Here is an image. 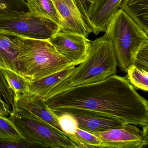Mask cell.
Masks as SVG:
<instances>
[{"label": "cell", "mask_w": 148, "mask_h": 148, "mask_svg": "<svg viewBox=\"0 0 148 148\" xmlns=\"http://www.w3.org/2000/svg\"><path fill=\"white\" fill-rule=\"evenodd\" d=\"M56 114L71 109H84L137 126L148 125V102L127 77L114 74L103 80L70 87L45 100Z\"/></svg>", "instance_id": "6da1fadb"}, {"label": "cell", "mask_w": 148, "mask_h": 148, "mask_svg": "<svg viewBox=\"0 0 148 148\" xmlns=\"http://www.w3.org/2000/svg\"><path fill=\"white\" fill-rule=\"evenodd\" d=\"M79 65L43 99L67 88L99 82L116 74L117 60L111 40L104 35L91 42L87 57Z\"/></svg>", "instance_id": "7a4b0ae2"}, {"label": "cell", "mask_w": 148, "mask_h": 148, "mask_svg": "<svg viewBox=\"0 0 148 148\" xmlns=\"http://www.w3.org/2000/svg\"><path fill=\"white\" fill-rule=\"evenodd\" d=\"M18 69L30 81H36L76 66L61 56L48 39L18 36Z\"/></svg>", "instance_id": "3957f363"}, {"label": "cell", "mask_w": 148, "mask_h": 148, "mask_svg": "<svg viewBox=\"0 0 148 148\" xmlns=\"http://www.w3.org/2000/svg\"><path fill=\"white\" fill-rule=\"evenodd\" d=\"M105 32L113 44L118 66L127 72L135 64L140 47L148 40V35L121 9L112 17Z\"/></svg>", "instance_id": "277c9868"}, {"label": "cell", "mask_w": 148, "mask_h": 148, "mask_svg": "<svg viewBox=\"0 0 148 148\" xmlns=\"http://www.w3.org/2000/svg\"><path fill=\"white\" fill-rule=\"evenodd\" d=\"M8 118L34 148H75L66 134L27 112L12 110Z\"/></svg>", "instance_id": "5b68a950"}, {"label": "cell", "mask_w": 148, "mask_h": 148, "mask_svg": "<svg viewBox=\"0 0 148 148\" xmlns=\"http://www.w3.org/2000/svg\"><path fill=\"white\" fill-rule=\"evenodd\" d=\"M60 30L54 22L29 11L0 15V32L14 37L47 40Z\"/></svg>", "instance_id": "8992f818"}, {"label": "cell", "mask_w": 148, "mask_h": 148, "mask_svg": "<svg viewBox=\"0 0 148 148\" xmlns=\"http://www.w3.org/2000/svg\"><path fill=\"white\" fill-rule=\"evenodd\" d=\"M148 125L143 130L132 124H125L121 128L92 134L101 141L102 148H142L148 144Z\"/></svg>", "instance_id": "52a82bcc"}, {"label": "cell", "mask_w": 148, "mask_h": 148, "mask_svg": "<svg viewBox=\"0 0 148 148\" xmlns=\"http://www.w3.org/2000/svg\"><path fill=\"white\" fill-rule=\"evenodd\" d=\"M48 40L60 54L75 66L85 60L91 42L82 34L61 30Z\"/></svg>", "instance_id": "ba28073f"}, {"label": "cell", "mask_w": 148, "mask_h": 148, "mask_svg": "<svg viewBox=\"0 0 148 148\" xmlns=\"http://www.w3.org/2000/svg\"><path fill=\"white\" fill-rule=\"evenodd\" d=\"M64 112L75 117L78 128L90 133L121 128L126 124L114 118L84 109H67L56 114Z\"/></svg>", "instance_id": "9c48e42d"}, {"label": "cell", "mask_w": 148, "mask_h": 148, "mask_svg": "<svg viewBox=\"0 0 148 148\" xmlns=\"http://www.w3.org/2000/svg\"><path fill=\"white\" fill-rule=\"evenodd\" d=\"M14 109L27 112L63 132L60 125L58 116L40 97L27 92L21 95L14 100L12 110Z\"/></svg>", "instance_id": "30bf717a"}, {"label": "cell", "mask_w": 148, "mask_h": 148, "mask_svg": "<svg viewBox=\"0 0 148 148\" xmlns=\"http://www.w3.org/2000/svg\"><path fill=\"white\" fill-rule=\"evenodd\" d=\"M122 0H95L89 14V27L96 35L105 32L111 20L120 9Z\"/></svg>", "instance_id": "8fae6325"}, {"label": "cell", "mask_w": 148, "mask_h": 148, "mask_svg": "<svg viewBox=\"0 0 148 148\" xmlns=\"http://www.w3.org/2000/svg\"><path fill=\"white\" fill-rule=\"evenodd\" d=\"M64 23L65 31L86 37L92 32L85 23L73 0H52Z\"/></svg>", "instance_id": "7c38bea8"}, {"label": "cell", "mask_w": 148, "mask_h": 148, "mask_svg": "<svg viewBox=\"0 0 148 148\" xmlns=\"http://www.w3.org/2000/svg\"><path fill=\"white\" fill-rule=\"evenodd\" d=\"M15 37L0 32V68L21 75L18 59L19 51Z\"/></svg>", "instance_id": "4fadbf2b"}, {"label": "cell", "mask_w": 148, "mask_h": 148, "mask_svg": "<svg viewBox=\"0 0 148 148\" xmlns=\"http://www.w3.org/2000/svg\"><path fill=\"white\" fill-rule=\"evenodd\" d=\"M28 10L37 17L51 21L65 31L64 23L52 0H26Z\"/></svg>", "instance_id": "5bb4252c"}, {"label": "cell", "mask_w": 148, "mask_h": 148, "mask_svg": "<svg viewBox=\"0 0 148 148\" xmlns=\"http://www.w3.org/2000/svg\"><path fill=\"white\" fill-rule=\"evenodd\" d=\"M120 9L148 35V0H122Z\"/></svg>", "instance_id": "9a60e30c"}, {"label": "cell", "mask_w": 148, "mask_h": 148, "mask_svg": "<svg viewBox=\"0 0 148 148\" xmlns=\"http://www.w3.org/2000/svg\"><path fill=\"white\" fill-rule=\"evenodd\" d=\"M71 67L36 81H30L27 93L44 99L49 91L75 69Z\"/></svg>", "instance_id": "2e32d148"}, {"label": "cell", "mask_w": 148, "mask_h": 148, "mask_svg": "<svg viewBox=\"0 0 148 148\" xmlns=\"http://www.w3.org/2000/svg\"><path fill=\"white\" fill-rule=\"evenodd\" d=\"M1 70L7 83L13 92L14 101L19 96L27 92L30 82L28 79L10 70Z\"/></svg>", "instance_id": "e0dca14e"}, {"label": "cell", "mask_w": 148, "mask_h": 148, "mask_svg": "<svg viewBox=\"0 0 148 148\" xmlns=\"http://www.w3.org/2000/svg\"><path fill=\"white\" fill-rule=\"evenodd\" d=\"M75 148H102L98 138L90 132L78 128L73 135L68 136Z\"/></svg>", "instance_id": "ac0fdd59"}, {"label": "cell", "mask_w": 148, "mask_h": 148, "mask_svg": "<svg viewBox=\"0 0 148 148\" xmlns=\"http://www.w3.org/2000/svg\"><path fill=\"white\" fill-rule=\"evenodd\" d=\"M129 82L137 89L145 91L148 90V71L138 68L135 65L131 66L127 71Z\"/></svg>", "instance_id": "d6986e66"}, {"label": "cell", "mask_w": 148, "mask_h": 148, "mask_svg": "<svg viewBox=\"0 0 148 148\" xmlns=\"http://www.w3.org/2000/svg\"><path fill=\"white\" fill-rule=\"evenodd\" d=\"M27 11L26 0H0V15Z\"/></svg>", "instance_id": "ffe728a7"}, {"label": "cell", "mask_w": 148, "mask_h": 148, "mask_svg": "<svg viewBox=\"0 0 148 148\" xmlns=\"http://www.w3.org/2000/svg\"><path fill=\"white\" fill-rule=\"evenodd\" d=\"M0 138L23 139L8 117L0 116Z\"/></svg>", "instance_id": "44dd1931"}, {"label": "cell", "mask_w": 148, "mask_h": 148, "mask_svg": "<svg viewBox=\"0 0 148 148\" xmlns=\"http://www.w3.org/2000/svg\"><path fill=\"white\" fill-rule=\"evenodd\" d=\"M59 117L60 125L63 130L67 136L73 135L78 128L77 121L72 115L64 112L58 114Z\"/></svg>", "instance_id": "7402d4cb"}, {"label": "cell", "mask_w": 148, "mask_h": 148, "mask_svg": "<svg viewBox=\"0 0 148 148\" xmlns=\"http://www.w3.org/2000/svg\"><path fill=\"white\" fill-rule=\"evenodd\" d=\"M85 23L89 27V14L95 0H73Z\"/></svg>", "instance_id": "603a6c76"}, {"label": "cell", "mask_w": 148, "mask_h": 148, "mask_svg": "<svg viewBox=\"0 0 148 148\" xmlns=\"http://www.w3.org/2000/svg\"><path fill=\"white\" fill-rule=\"evenodd\" d=\"M135 66L148 71V40L140 47L136 57Z\"/></svg>", "instance_id": "cb8c5ba5"}, {"label": "cell", "mask_w": 148, "mask_h": 148, "mask_svg": "<svg viewBox=\"0 0 148 148\" xmlns=\"http://www.w3.org/2000/svg\"><path fill=\"white\" fill-rule=\"evenodd\" d=\"M34 148L30 143L22 139L0 138V148Z\"/></svg>", "instance_id": "d4e9b609"}, {"label": "cell", "mask_w": 148, "mask_h": 148, "mask_svg": "<svg viewBox=\"0 0 148 148\" xmlns=\"http://www.w3.org/2000/svg\"><path fill=\"white\" fill-rule=\"evenodd\" d=\"M11 112L12 107L6 103L0 94V116L8 117L10 116Z\"/></svg>", "instance_id": "484cf974"}]
</instances>
